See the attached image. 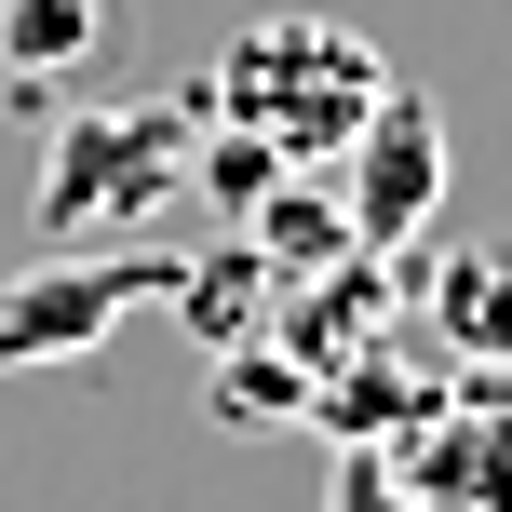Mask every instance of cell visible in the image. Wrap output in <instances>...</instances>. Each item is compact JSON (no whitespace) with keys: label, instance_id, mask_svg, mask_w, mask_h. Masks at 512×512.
I'll return each instance as SVG.
<instances>
[{"label":"cell","instance_id":"obj_4","mask_svg":"<svg viewBox=\"0 0 512 512\" xmlns=\"http://www.w3.org/2000/svg\"><path fill=\"white\" fill-rule=\"evenodd\" d=\"M337 216H351V243H418L445 203V108L418 95V81H391L378 108H364V135L337 149Z\"/></svg>","mask_w":512,"mask_h":512},{"label":"cell","instance_id":"obj_5","mask_svg":"<svg viewBox=\"0 0 512 512\" xmlns=\"http://www.w3.org/2000/svg\"><path fill=\"white\" fill-rule=\"evenodd\" d=\"M405 499L418 512H512V418L472 405V418H432L405 459Z\"/></svg>","mask_w":512,"mask_h":512},{"label":"cell","instance_id":"obj_7","mask_svg":"<svg viewBox=\"0 0 512 512\" xmlns=\"http://www.w3.org/2000/svg\"><path fill=\"white\" fill-rule=\"evenodd\" d=\"M95 0H0V68H27V81H54V68H81L95 54Z\"/></svg>","mask_w":512,"mask_h":512},{"label":"cell","instance_id":"obj_1","mask_svg":"<svg viewBox=\"0 0 512 512\" xmlns=\"http://www.w3.org/2000/svg\"><path fill=\"white\" fill-rule=\"evenodd\" d=\"M378 95H391V54L364 41V27H337V14H256L243 41L216 54V108H230V135H256V149L297 162V176H324V162L364 135Z\"/></svg>","mask_w":512,"mask_h":512},{"label":"cell","instance_id":"obj_9","mask_svg":"<svg viewBox=\"0 0 512 512\" xmlns=\"http://www.w3.org/2000/svg\"><path fill=\"white\" fill-rule=\"evenodd\" d=\"M351 512H418V499H405V472H391V459H351Z\"/></svg>","mask_w":512,"mask_h":512},{"label":"cell","instance_id":"obj_6","mask_svg":"<svg viewBox=\"0 0 512 512\" xmlns=\"http://www.w3.org/2000/svg\"><path fill=\"white\" fill-rule=\"evenodd\" d=\"M432 337L472 364H512V256H432Z\"/></svg>","mask_w":512,"mask_h":512},{"label":"cell","instance_id":"obj_3","mask_svg":"<svg viewBox=\"0 0 512 512\" xmlns=\"http://www.w3.org/2000/svg\"><path fill=\"white\" fill-rule=\"evenodd\" d=\"M176 256H95V243H41V270L0 283V364H68L122 324L135 297H176Z\"/></svg>","mask_w":512,"mask_h":512},{"label":"cell","instance_id":"obj_2","mask_svg":"<svg viewBox=\"0 0 512 512\" xmlns=\"http://www.w3.org/2000/svg\"><path fill=\"white\" fill-rule=\"evenodd\" d=\"M203 122L216 108H68L41 149V243H95V230H149L189 203L203 176Z\"/></svg>","mask_w":512,"mask_h":512},{"label":"cell","instance_id":"obj_8","mask_svg":"<svg viewBox=\"0 0 512 512\" xmlns=\"http://www.w3.org/2000/svg\"><path fill=\"white\" fill-rule=\"evenodd\" d=\"M337 243H351V216L310 203V189H270V203H256V256H270V270H310V256H337Z\"/></svg>","mask_w":512,"mask_h":512}]
</instances>
